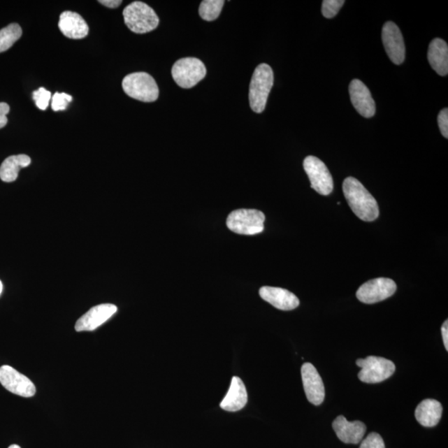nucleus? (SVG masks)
<instances>
[{
  "instance_id": "24",
  "label": "nucleus",
  "mask_w": 448,
  "mask_h": 448,
  "mask_svg": "<svg viewBox=\"0 0 448 448\" xmlns=\"http://www.w3.org/2000/svg\"><path fill=\"white\" fill-rule=\"evenodd\" d=\"M344 3V0H324L321 7L322 15L326 19H332L339 13Z\"/></svg>"
},
{
  "instance_id": "6",
  "label": "nucleus",
  "mask_w": 448,
  "mask_h": 448,
  "mask_svg": "<svg viewBox=\"0 0 448 448\" xmlns=\"http://www.w3.org/2000/svg\"><path fill=\"white\" fill-rule=\"evenodd\" d=\"M207 70L203 62L195 57H185L176 62L172 68V76L177 85L189 89L202 81Z\"/></svg>"
},
{
  "instance_id": "13",
  "label": "nucleus",
  "mask_w": 448,
  "mask_h": 448,
  "mask_svg": "<svg viewBox=\"0 0 448 448\" xmlns=\"http://www.w3.org/2000/svg\"><path fill=\"white\" fill-rule=\"evenodd\" d=\"M350 100L357 112L366 118L374 117L376 106L369 88L361 80L354 79L349 84Z\"/></svg>"
},
{
  "instance_id": "14",
  "label": "nucleus",
  "mask_w": 448,
  "mask_h": 448,
  "mask_svg": "<svg viewBox=\"0 0 448 448\" xmlns=\"http://www.w3.org/2000/svg\"><path fill=\"white\" fill-rule=\"evenodd\" d=\"M117 312V308L113 304L96 305L79 319L75 325V330L78 332L94 331L108 321Z\"/></svg>"
},
{
  "instance_id": "26",
  "label": "nucleus",
  "mask_w": 448,
  "mask_h": 448,
  "mask_svg": "<svg viewBox=\"0 0 448 448\" xmlns=\"http://www.w3.org/2000/svg\"><path fill=\"white\" fill-rule=\"evenodd\" d=\"M72 101V96L66 94V93L57 92L52 96V109L55 110V112L64 110L68 108V104Z\"/></svg>"
},
{
  "instance_id": "5",
  "label": "nucleus",
  "mask_w": 448,
  "mask_h": 448,
  "mask_svg": "<svg viewBox=\"0 0 448 448\" xmlns=\"http://www.w3.org/2000/svg\"><path fill=\"white\" fill-rule=\"evenodd\" d=\"M361 370L358 374L359 380L366 384H377L388 380L396 372V366L389 359L383 357L368 356L356 361Z\"/></svg>"
},
{
  "instance_id": "15",
  "label": "nucleus",
  "mask_w": 448,
  "mask_h": 448,
  "mask_svg": "<svg viewBox=\"0 0 448 448\" xmlns=\"http://www.w3.org/2000/svg\"><path fill=\"white\" fill-rule=\"evenodd\" d=\"M334 431L340 441L350 445H358L362 441L366 432V426L361 421L349 422L344 416L337 417L332 424Z\"/></svg>"
},
{
  "instance_id": "23",
  "label": "nucleus",
  "mask_w": 448,
  "mask_h": 448,
  "mask_svg": "<svg viewBox=\"0 0 448 448\" xmlns=\"http://www.w3.org/2000/svg\"><path fill=\"white\" fill-rule=\"evenodd\" d=\"M224 6V0H205L199 6V15L206 21H214L218 19Z\"/></svg>"
},
{
  "instance_id": "25",
  "label": "nucleus",
  "mask_w": 448,
  "mask_h": 448,
  "mask_svg": "<svg viewBox=\"0 0 448 448\" xmlns=\"http://www.w3.org/2000/svg\"><path fill=\"white\" fill-rule=\"evenodd\" d=\"M51 99V92L45 88L40 87L38 90L33 92V99L40 110H45L50 106Z\"/></svg>"
},
{
  "instance_id": "20",
  "label": "nucleus",
  "mask_w": 448,
  "mask_h": 448,
  "mask_svg": "<svg viewBox=\"0 0 448 448\" xmlns=\"http://www.w3.org/2000/svg\"><path fill=\"white\" fill-rule=\"evenodd\" d=\"M442 406L435 399L428 398L421 402L415 410V418L426 428L435 427L440 421Z\"/></svg>"
},
{
  "instance_id": "32",
  "label": "nucleus",
  "mask_w": 448,
  "mask_h": 448,
  "mask_svg": "<svg viewBox=\"0 0 448 448\" xmlns=\"http://www.w3.org/2000/svg\"><path fill=\"white\" fill-rule=\"evenodd\" d=\"M2 291H3V284H2V282L0 281V295H1Z\"/></svg>"
},
{
  "instance_id": "21",
  "label": "nucleus",
  "mask_w": 448,
  "mask_h": 448,
  "mask_svg": "<svg viewBox=\"0 0 448 448\" xmlns=\"http://www.w3.org/2000/svg\"><path fill=\"white\" fill-rule=\"evenodd\" d=\"M31 159L26 154L12 155L4 159L0 166V179L6 183L15 181L22 168L30 166Z\"/></svg>"
},
{
  "instance_id": "27",
  "label": "nucleus",
  "mask_w": 448,
  "mask_h": 448,
  "mask_svg": "<svg viewBox=\"0 0 448 448\" xmlns=\"http://www.w3.org/2000/svg\"><path fill=\"white\" fill-rule=\"evenodd\" d=\"M359 448H385V445L379 433H371L363 439Z\"/></svg>"
},
{
  "instance_id": "9",
  "label": "nucleus",
  "mask_w": 448,
  "mask_h": 448,
  "mask_svg": "<svg viewBox=\"0 0 448 448\" xmlns=\"http://www.w3.org/2000/svg\"><path fill=\"white\" fill-rule=\"evenodd\" d=\"M396 290V283L392 279L380 277L363 283L359 288L356 296L363 303L375 304L388 299Z\"/></svg>"
},
{
  "instance_id": "12",
  "label": "nucleus",
  "mask_w": 448,
  "mask_h": 448,
  "mask_svg": "<svg viewBox=\"0 0 448 448\" xmlns=\"http://www.w3.org/2000/svg\"><path fill=\"white\" fill-rule=\"evenodd\" d=\"M301 378L308 401L314 405H321L325 399V386L316 367L310 363H304L301 367Z\"/></svg>"
},
{
  "instance_id": "28",
  "label": "nucleus",
  "mask_w": 448,
  "mask_h": 448,
  "mask_svg": "<svg viewBox=\"0 0 448 448\" xmlns=\"http://www.w3.org/2000/svg\"><path fill=\"white\" fill-rule=\"evenodd\" d=\"M438 122L442 135L448 138V109H442L440 113L438 114Z\"/></svg>"
},
{
  "instance_id": "30",
  "label": "nucleus",
  "mask_w": 448,
  "mask_h": 448,
  "mask_svg": "<svg viewBox=\"0 0 448 448\" xmlns=\"http://www.w3.org/2000/svg\"><path fill=\"white\" fill-rule=\"evenodd\" d=\"M99 2L110 8H117L122 3V0H100Z\"/></svg>"
},
{
  "instance_id": "31",
  "label": "nucleus",
  "mask_w": 448,
  "mask_h": 448,
  "mask_svg": "<svg viewBox=\"0 0 448 448\" xmlns=\"http://www.w3.org/2000/svg\"><path fill=\"white\" fill-rule=\"evenodd\" d=\"M442 335L443 343H445L446 349L448 350V321L447 320L445 323H443V325L442 326Z\"/></svg>"
},
{
  "instance_id": "10",
  "label": "nucleus",
  "mask_w": 448,
  "mask_h": 448,
  "mask_svg": "<svg viewBox=\"0 0 448 448\" xmlns=\"http://www.w3.org/2000/svg\"><path fill=\"white\" fill-rule=\"evenodd\" d=\"M0 383L8 391L21 397H33L36 393L32 381L10 366L0 367Z\"/></svg>"
},
{
  "instance_id": "16",
  "label": "nucleus",
  "mask_w": 448,
  "mask_h": 448,
  "mask_svg": "<svg viewBox=\"0 0 448 448\" xmlns=\"http://www.w3.org/2000/svg\"><path fill=\"white\" fill-rule=\"evenodd\" d=\"M259 295L267 303L282 310H291L299 307L300 301L292 292L280 287H263Z\"/></svg>"
},
{
  "instance_id": "29",
  "label": "nucleus",
  "mask_w": 448,
  "mask_h": 448,
  "mask_svg": "<svg viewBox=\"0 0 448 448\" xmlns=\"http://www.w3.org/2000/svg\"><path fill=\"white\" fill-rule=\"evenodd\" d=\"M10 106L6 103H0V129L7 125V115L10 113Z\"/></svg>"
},
{
  "instance_id": "4",
  "label": "nucleus",
  "mask_w": 448,
  "mask_h": 448,
  "mask_svg": "<svg viewBox=\"0 0 448 448\" xmlns=\"http://www.w3.org/2000/svg\"><path fill=\"white\" fill-rule=\"evenodd\" d=\"M126 94L143 103H154L159 97V87L150 74L140 72L127 75L122 81Z\"/></svg>"
},
{
  "instance_id": "18",
  "label": "nucleus",
  "mask_w": 448,
  "mask_h": 448,
  "mask_svg": "<svg viewBox=\"0 0 448 448\" xmlns=\"http://www.w3.org/2000/svg\"><path fill=\"white\" fill-rule=\"evenodd\" d=\"M247 403V392L245 384L239 377L234 376L228 393L220 403L222 410L238 412L243 409Z\"/></svg>"
},
{
  "instance_id": "2",
  "label": "nucleus",
  "mask_w": 448,
  "mask_h": 448,
  "mask_svg": "<svg viewBox=\"0 0 448 448\" xmlns=\"http://www.w3.org/2000/svg\"><path fill=\"white\" fill-rule=\"evenodd\" d=\"M273 82L272 68L266 64L257 66L252 75L250 88V103L254 113H261L265 110Z\"/></svg>"
},
{
  "instance_id": "17",
  "label": "nucleus",
  "mask_w": 448,
  "mask_h": 448,
  "mask_svg": "<svg viewBox=\"0 0 448 448\" xmlns=\"http://www.w3.org/2000/svg\"><path fill=\"white\" fill-rule=\"evenodd\" d=\"M59 28L65 37L71 39H82L89 33V27L85 20L79 13L72 11L62 13Z\"/></svg>"
},
{
  "instance_id": "1",
  "label": "nucleus",
  "mask_w": 448,
  "mask_h": 448,
  "mask_svg": "<svg viewBox=\"0 0 448 448\" xmlns=\"http://www.w3.org/2000/svg\"><path fill=\"white\" fill-rule=\"evenodd\" d=\"M343 192L350 208L359 219L366 222L378 219V203L361 182L353 177H348L343 183Z\"/></svg>"
},
{
  "instance_id": "22",
  "label": "nucleus",
  "mask_w": 448,
  "mask_h": 448,
  "mask_svg": "<svg viewBox=\"0 0 448 448\" xmlns=\"http://www.w3.org/2000/svg\"><path fill=\"white\" fill-rule=\"evenodd\" d=\"M23 31L17 24H11L0 30V53L6 52L19 40Z\"/></svg>"
},
{
  "instance_id": "8",
  "label": "nucleus",
  "mask_w": 448,
  "mask_h": 448,
  "mask_svg": "<svg viewBox=\"0 0 448 448\" xmlns=\"http://www.w3.org/2000/svg\"><path fill=\"white\" fill-rule=\"evenodd\" d=\"M303 166L310 181V186L318 194L329 195L333 192V178L326 164L317 157L310 155L304 159Z\"/></svg>"
},
{
  "instance_id": "7",
  "label": "nucleus",
  "mask_w": 448,
  "mask_h": 448,
  "mask_svg": "<svg viewBox=\"0 0 448 448\" xmlns=\"http://www.w3.org/2000/svg\"><path fill=\"white\" fill-rule=\"evenodd\" d=\"M265 215L256 210H237L229 215L228 228L243 235L259 234L264 230Z\"/></svg>"
},
{
  "instance_id": "3",
  "label": "nucleus",
  "mask_w": 448,
  "mask_h": 448,
  "mask_svg": "<svg viewBox=\"0 0 448 448\" xmlns=\"http://www.w3.org/2000/svg\"><path fill=\"white\" fill-rule=\"evenodd\" d=\"M123 17L128 29L136 34L152 32L157 28L159 20L148 4L136 1L129 4L123 10Z\"/></svg>"
},
{
  "instance_id": "19",
  "label": "nucleus",
  "mask_w": 448,
  "mask_h": 448,
  "mask_svg": "<svg viewBox=\"0 0 448 448\" xmlns=\"http://www.w3.org/2000/svg\"><path fill=\"white\" fill-rule=\"evenodd\" d=\"M428 59L434 71L440 76L448 73V46L441 38L433 39L429 44Z\"/></svg>"
},
{
  "instance_id": "33",
  "label": "nucleus",
  "mask_w": 448,
  "mask_h": 448,
  "mask_svg": "<svg viewBox=\"0 0 448 448\" xmlns=\"http://www.w3.org/2000/svg\"><path fill=\"white\" fill-rule=\"evenodd\" d=\"M8 448H21V447L20 446L16 445H11Z\"/></svg>"
},
{
  "instance_id": "11",
  "label": "nucleus",
  "mask_w": 448,
  "mask_h": 448,
  "mask_svg": "<svg viewBox=\"0 0 448 448\" xmlns=\"http://www.w3.org/2000/svg\"><path fill=\"white\" fill-rule=\"evenodd\" d=\"M382 40L390 60L394 64H402L405 59V44L400 29L393 22L384 24Z\"/></svg>"
}]
</instances>
